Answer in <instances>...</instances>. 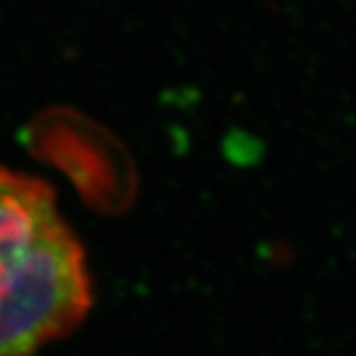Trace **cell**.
Instances as JSON below:
<instances>
[{
  "instance_id": "6da1fadb",
  "label": "cell",
  "mask_w": 356,
  "mask_h": 356,
  "mask_svg": "<svg viewBox=\"0 0 356 356\" xmlns=\"http://www.w3.org/2000/svg\"><path fill=\"white\" fill-rule=\"evenodd\" d=\"M90 307L84 253L41 181L0 168V354L67 335Z\"/></svg>"
}]
</instances>
